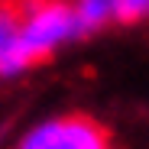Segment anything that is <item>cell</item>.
<instances>
[{"mask_svg": "<svg viewBox=\"0 0 149 149\" xmlns=\"http://www.w3.org/2000/svg\"><path fill=\"white\" fill-rule=\"evenodd\" d=\"M74 36H78L74 7L65 3V0H45L23 23V36L13 52V71L49 58L55 52V45H62L65 39H74Z\"/></svg>", "mask_w": 149, "mask_h": 149, "instance_id": "obj_1", "label": "cell"}, {"mask_svg": "<svg viewBox=\"0 0 149 149\" xmlns=\"http://www.w3.org/2000/svg\"><path fill=\"white\" fill-rule=\"evenodd\" d=\"M55 149H110V133L94 117L71 113V117L58 120V146Z\"/></svg>", "mask_w": 149, "mask_h": 149, "instance_id": "obj_2", "label": "cell"}, {"mask_svg": "<svg viewBox=\"0 0 149 149\" xmlns=\"http://www.w3.org/2000/svg\"><path fill=\"white\" fill-rule=\"evenodd\" d=\"M26 10L19 0H0V74H13V52L23 36Z\"/></svg>", "mask_w": 149, "mask_h": 149, "instance_id": "obj_3", "label": "cell"}, {"mask_svg": "<svg viewBox=\"0 0 149 149\" xmlns=\"http://www.w3.org/2000/svg\"><path fill=\"white\" fill-rule=\"evenodd\" d=\"M74 19H78V36L97 33L107 23H113V7L117 0H74Z\"/></svg>", "mask_w": 149, "mask_h": 149, "instance_id": "obj_4", "label": "cell"}, {"mask_svg": "<svg viewBox=\"0 0 149 149\" xmlns=\"http://www.w3.org/2000/svg\"><path fill=\"white\" fill-rule=\"evenodd\" d=\"M139 19H149V0H117L113 7V23L133 26Z\"/></svg>", "mask_w": 149, "mask_h": 149, "instance_id": "obj_5", "label": "cell"}]
</instances>
